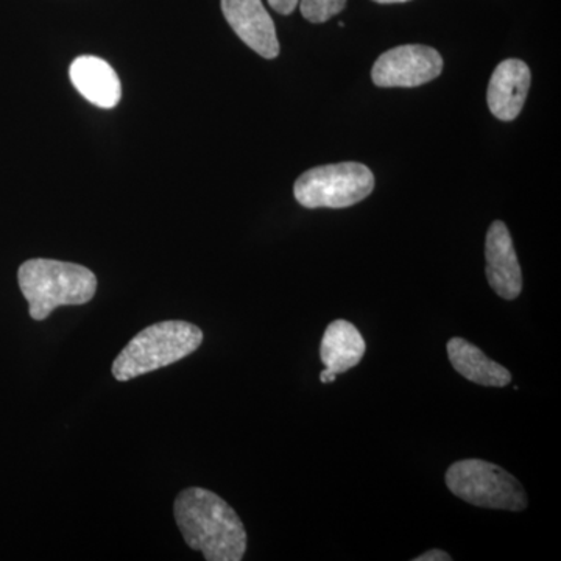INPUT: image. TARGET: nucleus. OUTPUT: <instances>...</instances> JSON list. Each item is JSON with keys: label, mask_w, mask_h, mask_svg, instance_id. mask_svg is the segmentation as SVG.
I'll use <instances>...</instances> for the list:
<instances>
[{"label": "nucleus", "mask_w": 561, "mask_h": 561, "mask_svg": "<svg viewBox=\"0 0 561 561\" xmlns=\"http://www.w3.org/2000/svg\"><path fill=\"white\" fill-rule=\"evenodd\" d=\"M176 526L192 551L208 561H241L247 551V530L227 501L213 491L191 486L173 505Z\"/></svg>", "instance_id": "obj_1"}, {"label": "nucleus", "mask_w": 561, "mask_h": 561, "mask_svg": "<svg viewBox=\"0 0 561 561\" xmlns=\"http://www.w3.org/2000/svg\"><path fill=\"white\" fill-rule=\"evenodd\" d=\"M18 283L36 321L46 320L61 306L87 305L98 291V278L90 268L55 260L25 261Z\"/></svg>", "instance_id": "obj_2"}, {"label": "nucleus", "mask_w": 561, "mask_h": 561, "mask_svg": "<svg viewBox=\"0 0 561 561\" xmlns=\"http://www.w3.org/2000/svg\"><path fill=\"white\" fill-rule=\"evenodd\" d=\"M453 557L448 552L442 551V549H431V551L421 553L415 557L413 561H451Z\"/></svg>", "instance_id": "obj_15"}, {"label": "nucleus", "mask_w": 561, "mask_h": 561, "mask_svg": "<svg viewBox=\"0 0 561 561\" xmlns=\"http://www.w3.org/2000/svg\"><path fill=\"white\" fill-rule=\"evenodd\" d=\"M76 90L101 108H114L121 101V81L108 62L98 57H79L69 70Z\"/></svg>", "instance_id": "obj_10"}, {"label": "nucleus", "mask_w": 561, "mask_h": 561, "mask_svg": "<svg viewBox=\"0 0 561 561\" xmlns=\"http://www.w3.org/2000/svg\"><path fill=\"white\" fill-rule=\"evenodd\" d=\"M375 190V175L360 162L320 165L302 173L294 186L301 206L341 209L360 203Z\"/></svg>", "instance_id": "obj_5"}, {"label": "nucleus", "mask_w": 561, "mask_h": 561, "mask_svg": "<svg viewBox=\"0 0 561 561\" xmlns=\"http://www.w3.org/2000/svg\"><path fill=\"white\" fill-rule=\"evenodd\" d=\"M443 58L437 50L421 44H408L386 51L371 70L373 83L381 88H415L437 79Z\"/></svg>", "instance_id": "obj_6"}, {"label": "nucleus", "mask_w": 561, "mask_h": 561, "mask_svg": "<svg viewBox=\"0 0 561 561\" xmlns=\"http://www.w3.org/2000/svg\"><path fill=\"white\" fill-rule=\"evenodd\" d=\"M486 279L502 300H516L523 290V273L504 221L491 224L485 241Z\"/></svg>", "instance_id": "obj_8"}, {"label": "nucleus", "mask_w": 561, "mask_h": 561, "mask_svg": "<svg viewBox=\"0 0 561 561\" xmlns=\"http://www.w3.org/2000/svg\"><path fill=\"white\" fill-rule=\"evenodd\" d=\"M373 2H378V3H405V2H411V0H373Z\"/></svg>", "instance_id": "obj_17"}, {"label": "nucleus", "mask_w": 561, "mask_h": 561, "mask_svg": "<svg viewBox=\"0 0 561 561\" xmlns=\"http://www.w3.org/2000/svg\"><path fill=\"white\" fill-rule=\"evenodd\" d=\"M346 0H300L302 18L312 24H323L345 10Z\"/></svg>", "instance_id": "obj_13"}, {"label": "nucleus", "mask_w": 561, "mask_h": 561, "mask_svg": "<svg viewBox=\"0 0 561 561\" xmlns=\"http://www.w3.org/2000/svg\"><path fill=\"white\" fill-rule=\"evenodd\" d=\"M367 345L359 330L350 321L335 320L321 339L320 359L327 370L341 375L359 365Z\"/></svg>", "instance_id": "obj_11"}, {"label": "nucleus", "mask_w": 561, "mask_h": 561, "mask_svg": "<svg viewBox=\"0 0 561 561\" xmlns=\"http://www.w3.org/2000/svg\"><path fill=\"white\" fill-rule=\"evenodd\" d=\"M531 73L529 66L511 58L502 61L491 76L486 101L493 116L501 121H513L522 114L529 94Z\"/></svg>", "instance_id": "obj_9"}, {"label": "nucleus", "mask_w": 561, "mask_h": 561, "mask_svg": "<svg viewBox=\"0 0 561 561\" xmlns=\"http://www.w3.org/2000/svg\"><path fill=\"white\" fill-rule=\"evenodd\" d=\"M451 365L468 381L483 387H505L512 381V373L491 360L485 353L465 339L454 337L446 345Z\"/></svg>", "instance_id": "obj_12"}, {"label": "nucleus", "mask_w": 561, "mask_h": 561, "mask_svg": "<svg viewBox=\"0 0 561 561\" xmlns=\"http://www.w3.org/2000/svg\"><path fill=\"white\" fill-rule=\"evenodd\" d=\"M298 3H300V0H268V5H271L276 13L284 14V16L294 13Z\"/></svg>", "instance_id": "obj_14"}, {"label": "nucleus", "mask_w": 561, "mask_h": 561, "mask_svg": "<svg viewBox=\"0 0 561 561\" xmlns=\"http://www.w3.org/2000/svg\"><path fill=\"white\" fill-rule=\"evenodd\" d=\"M221 11L232 31L250 49L267 60L278 57L275 22L262 0H221Z\"/></svg>", "instance_id": "obj_7"}, {"label": "nucleus", "mask_w": 561, "mask_h": 561, "mask_svg": "<svg viewBox=\"0 0 561 561\" xmlns=\"http://www.w3.org/2000/svg\"><path fill=\"white\" fill-rule=\"evenodd\" d=\"M335 378H337V375H334V373L327 370V368H324V370L320 373V381L323 383L334 382Z\"/></svg>", "instance_id": "obj_16"}, {"label": "nucleus", "mask_w": 561, "mask_h": 561, "mask_svg": "<svg viewBox=\"0 0 561 561\" xmlns=\"http://www.w3.org/2000/svg\"><path fill=\"white\" fill-rule=\"evenodd\" d=\"M203 331L190 321L168 320L136 334L113 362L114 378L131 381L147 373L169 367L201 348Z\"/></svg>", "instance_id": "obj_3"}, {"label": "nucleus", "mask_w": 561, "mask_h": 561, "mask_svg": "<svg viewBox=\"0 0 561 561\" xmlns=\"http://www.w3.org/2000/svg\"><path fill=\"white\" fill-rule=\"evenodd\" d=\"M446 486L461 501L491 511L523 512L526 490L511 472L481 459L456 461L445 476Z\"/></svg>", "instance_id": "obj_4"}]
</instances>
